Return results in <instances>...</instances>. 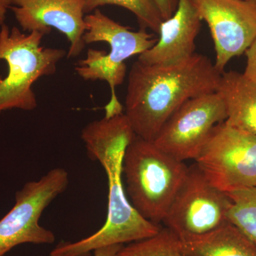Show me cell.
Returning a JSON list of instances; mask_svg holds the SVG:
<instances>
[{"mask_svg": "<svg viewBox=\"0 0 256 256\" xmlns=\"http://www.w3.org/2000/svg\"><path fill=\"white\" fill-rule=\"evenodd\" d=\"M222 74L206 56L197 53L170 65L136 60L128 76L124 108L136 136L154 140L185 102L217 92Z\"/></svg>", "mask_w": 256, "mask_h": 256, "instance_id": "obj_1", "label": "cell"}, {"mask_svg": "<svg viewBox=\"0 0 256 256\" xmlns=\"http://www.w3.org/2000/svg\"><path fill=\"white\" fill-rule=\"evenodd\" d=\"M84 143L88 156L98 161L107 174V218L96 233L78 242H60L52 250L50 256H88L100 248L150 238L161 228L143 218L126 196L122 176V160L128 143L105 136L90 138Z\"/></svg>", "mask_w": 256, "mask_h": 256, "instance_id": "obj_2", "label": "cell"}, {"mask_svg": "<svg viewBox=\"0 0 256 256\" xmlns=\"http://www.w3.org/2000/svg\"><path fill=\"white\" fill-rule=\"evenodd\" d=\"M184 162L136 136L124 152L122 175L130 202L143 218L162 223L188 174Z\"/></svg>", "mask_w": 256, "mask_h": 256, "instance_id": "obj_3", "label": "cell"}, {"mask_svg": "<svg viewBox=\"0 0 256 256\" xmlns=\"http://www.w3.org/2000/svg\"><path fill=\"white\" fill-rule=\"evenodd\" d=\"M86 30L84 35L86 45L95 42L108 44L110 52L90 48L86 58L78 60L75 70L86 80H105L110 88V102L105 106L106 117L122 114V106L116 94L126 76V62L133 56H140L156 44L158 38L146 28L132 32L111 20L98 9L85 16Z\"/></svg>", "mask_w": 256, "mask_h": 256, "instance_id": "obj_4", "label": "cell"}, {"mask_svg": "<svg viewBox=\"0 0 256 256\" xmlns=\"http://www.w3.org/2000/svg\"><path fill=\"white\" fill-rule=\"evenodd\" d=\"M44 34L34 31L25 34L8 25L0 28V60L8 66V75L0 76V112L18 108H36V98L32 85L42 76L56 72L57 64L65 56L62 48L41 46Z\"/></svg>", "mask_w": 256, "mask_h": 256, "instance_id": "obj_5", "label": "cell"}, {"mask_svg": "<svg viewBox=\"0 0 256 256\" xmlns=\"http://www.w3.org/2000/svg\"><path fill=\"white\" fill-rule=\"evenodd\" d=\"M195 161L220 191L252 188L256 186V136L224 121L214 128Z\"/></svg>", "mask_w": 256, "mask_h": 256, "instance_id": "obj_6", "label": "cell"}, {"mask_svg": "<svg viewBox=\"0 0 256 256\" xmlns=\"http://www.w3.org/2000/svg\"><path fill=\"white\" fill-rule=\"evenodd\" d=\"M232 201L208 182L196 164L175 196L162 223L180 240L210 234L228 223Z\"/></svg>", "mask_w": 256, "mask_h": 256, "instance_id": "obj_7", "label": "cell"}, {"mask_svg": "<svg viewBox=\"0 0 256 256\" xmlns=\"http://www.w3.org/2000/svg\"><path fill=\"white\" fill-rule=\"evenodd\" d=\"M69 184L68 172L55 168L37 181L28 182L15 195L13 208L0 220V256L20 244H50L55 236L40 225L42 213Z\"/></svg>", "mask_w": 256, "mask_h": 256, "instance_id": "obj_8", "label": "cell"}, {"mask_svg": "<svg viewBox=\"0 0 256 256\" xmlns=\"http://www.w3.org/2000/svg\"><path fill=\"white\" fill-rule=\"evenodd\" d=\"M226 106L218 92L194 98L172 114L152 141L180 161L196 160L214 128L226 120Z\"/></svg>", "mask_w": 256, "mask_h": 256, "instance_id": "obj_9", "label": "cell"}, {"mask_svg": "<svg viewBox=\"0 0 256 256\" xmlns=\"http://www.w3.org/2000/svg\"><path fill=\"white\" fill-rule=\"evenodd\" d=\"M210 28L216 52L214 66L223 73L256 38V0H191Z\"/></svg>", "mask_w": 256, "mask_h": 256, "instance_id": "obj_10", "label": "cell"}, {"mask_svg": "<svg viewBox=\"0 0 256 256\" xmlns=\"http://www.w3.org/2000/svg\"><path fill=\"white\" fill-rule=\"evenodd\" d=\"M10 9L23 31L50 34L52 28L68 38V58H76L86 46L84 35L86 0H12Z\"/></svg>", "mask_w": 256, "mask_h": 256, "instance_id": "obj_11", "label": "cell"}, {"mask_svg": "<svg viewBox=\"0 0 256 256\" xmlns=\"http://www.w3.org/2000/svg\"><path fill=\"white\" fill-rule=\"evenodd\" d=\"M202 22L191 0H178L174 14L162 23L156 44L138 60L146 64L170 65L188 60L195 54V40Z\"/></svg>", "mask_w": 256, "mask_h": 256, "instance_id": "obj_12", "label": "cell"}, {"mask_svg": "<svg viewBox=\"0 0 256 256\" xmlns=\"http://www.w3.org/2000/svg\"><path fill=\"white\" fill-rule=\"evenodd\" d=\"M217 92L226 106V124L256 136V82L235 70L222 74Z\"/></svg>", "mask_w": 256, "mask_h": 256, "instance_id": "obj_13", "label": "cell"}, {"mask_svg": "<svg viewBox=\"0 0 256 256\" xmlns=\"http://www.w3.org/2000/svg\"><path fill=\"white\" fill-rule=\"evenodd\" d=\"M184 256H256V244L234 224L206 235L180 240Z\"/></svg>", "mask_w": 256, "mask_h": 256, "instance_id": "obj_14", "label": "cell"}, {"mask_svg": "<svg viewBox=\"0 0 256 256\" xmlns=\"http://www.w3.org/2000/svg\"><path fill=\"white\" fill-rule=\"evenodd\" d=\"M116 256H184L180 239L168 228H161L156 235L130 242Z\"/></svg>", "mask_w": 256, "mask_h": 256, "instance_id": "obj_15", "label": "cell"}, {"mask_svg": "<svg viewBox=\"0 0 256 256\" xmlns=\"http://www.w3.org/2000/svg\"><path fill=\"white\" fill-rule=\"evenodd\" d=\"M227 194L232 201L229 222L256 244V186Z\"/></svg>", "mask_w": 256, "mask_h": 256, "instance_id": "obj_16", "label": "cell"}, {"mask_svg": "<svg viewBox=\"0 0 256 256\" xmlns=\"http://www.w3.org/2000/svg\"><path fill=\"white\" fill-rule=\"evenodd\" d=\"M105 5H116L129 10L137 18L141 28H149L158 34L164 21L154 0H86L85 13Z\"/></svg>", "mask_w": 256, "mask_h": 256, "instance_id": "obj_17", "label": "cell"}, {"mask_svg": "<svg viewBox=\"0 0 256 256\" xmlns=\"http://www.w3.org/2000/svg\"><path fill=\"white\" fill-rule=\"evenodd\" d=\"M245 53L247 64L244 75L249 80L256 82V38Z\"/></svg>", "mask_w": 256, "mask_h": 256, "instance_id": "obj_18", "label": "cell"}, {"mask_svg": "<svg viewBox=\"0 0 256 256\" xmlns=\"http://www.w3.org/2000/svg\"><path fill=\"white\" fill-rule=\"evenodd\" d=\"M154 1L164 20H168L174 14L178 8V0H154Z\"/></svg>", "mask_w": 256, "mask_h": 256, "instance_id": "obj_19", "label": "cell"}, {"mask_svg": "<svg viewBox=\"0 0 256 256\" xmlns=\"http://www.w3.org/2000/svg\"><path fill=\"white\" fill-rule=\"evenodd\" d=\"M122 247L124 245L118 244L100 248L94 250V256H116Z\"/></svg>", "mask_w": 256, "mask_h": 256, "instance_id": "obj_20", "label": "cell"}, {"mask_svg": "<svg viewBox=\"0 0 256 256\" xmlns=\"http://www.w3.org/2000/svg\"><path fill=\"white\" fill-rule=\"evenodd\" d=\"M12 5V0H0V26L4 24L6 12Z\"/></svg>", "mask_w": 256, "mask_h": 256, "instance_id": "obj_21", "label": "cell"}]
</instances>
